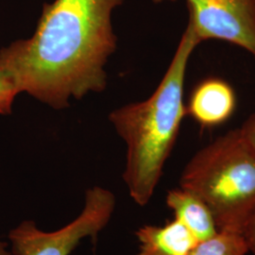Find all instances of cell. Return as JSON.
<instances>
[{"label":"cell","mask_w":255,"mask_h":255,"mask_svg":"<svg viewBox=\"0 0 255 255\" xmlns=\"http://www.w3.org/2000/svg\"><path fill=\"white\" fill-rule=\"evenodd\" d=\"M124 0H54L43 6L33 35L0 50V67L19 94L53 109L107 85L105 65L117 48L114 10Z\"/></svg>","instance_id":"1"},{"label":"cell","mask_w":255,"mask_h":255,"mask_svg":"<svg viewBox=\"0 0 255 255\" xmlns=\"http://www.w3.org/2000/svg\"><path fill=\"white\" fill-rule=\"evenodd\" d=\"M187 26L198 42L220 40L239 46L255 61V0H186Z\"/></svg>","instance_id":"5"},{"label":"cell","mask_w":255,"mask_h":255,"mask_svg":"<svg viewBox=\"0 0 255 255\" xmlns=\"http://www.w3.org/2000/svg\"><path fill=\"white\" fill-rule=\"evenodd\" d=\"M135 235L139 241L136 255H187L199 242L176 219L163 226H143Z\"/></svg>","instance_id":"7"},{"label":"cell","mask_w":255,"mask_h":255,"mask_svg":"<svg viewBox=\"0 0 255 255\" xmlns=\"http://www.w3.org/2000/svg\"><path fill=\"white\" fill-rule=\"evenodd\" d=\"M237 96L228 82L210 78L196 86L191 93L186 115L201 127L214 128L225 123L234 115Z\"/></svg>","instance_id":"6"},{"label":"cell","mask_w":255,"mask_h":255,"mask_svg":"<svg viewBox=\"0 0 255 255\" xmlns=\"http://www.w3.org/2000/svg\"><path fill=\"white\" fill-rule=\"evenodd\" d=\"M0 255H12L7 251V243L0 241Z\"/></svg>","instance_id":"13"},{"label":"cell","mask_w":255,"mask_h":255,"mask_svg":"<svg viewBox=\"0 0 255 255\" xmlns=\"http://www.w3.org/2000/svg\"><path fill=\"white\" fill-rule=\"evenodd\" d=\"M199 45L186 26L153 94L146 101L129 103L110 115V121L127 145L123 179L138 205H146L153 196L179 135L186 116L183 91L187 67Z\"/></svg>","instance_id":"2"},{"label":"cell","mask_w":255,"mask_h":255,"mask_svg":"<svg viewBox=\"0 0 255 255\" xmlns=\"http://www.w3.org/2000/svg\"><path fill=\"white\" fill-rule=\"evenodd\" d=\"M248 253L241 234L219 231L215 237L198 242L187 255H247Z\"/></svg>","instance_id":"9"},{"label":"cell","mask_w":255,"mask_h":255,"mask_svg":"<svg viewBox=\"0 0 255 255\" xmlns=\"http://www.w3.org/2000/svg\"><path fill=\"white\" fill-rule=\"evenodd\" d=\"M180 187L207 204L219 231L241 234L255 212V150L238 128L229 130L195 153Z\"/></svg>","instance_id":"3"},{"label":"cell","mask_w":255,"mask_h":255,"mask_svg":"<svg viewBox=\"0 0 255 255\" xmlns=\"http://www.w3.org/2000/svg\"><path fill=\"white\" fill-rule=\"evenodd\" d=\"M155 4H160V3H164V2H174L176 0H151Z\"/></svg>","instance_id":"14"},{"label":"cell","mask_w":255,"mask_h":255,"mask_svg":"<svg viewBox=\"0 0 255 255\" xmlns=\"http://www.w3.org/2000/svg\"><path fill=\"white\" fill-rule=\"evenodd\" d=\"M116 206L112 192L100 186L85 195L82 213L55 232H44L31 220H25L9 234L12 255H69L83 238H96L109 223Z\"/></svg>","instance_id":"4"},{"label":"cell","mask_w":255,"mask_h":255,"mask_svg":"<svg viewBox=\"0 0 255 255\" xmlns=\"http://www.w3.org/2000/svg\"><path fill=\"white\" fill-rule=\"evenodd\" d=\"M166 204L174 217L200 242L219 233L214 216L207 204L196 194L179 187L168 192Z\"/></svg>","instance_id":"8"},{"label":"cell","mask_w":255,"mask_h":255,"mask_svg":"<svg viewBox=\"0 0 255 255\" xmlns=\"http://www.w3.org/2000/svg\"><path fill=\"white\" fill-rule=\"evenodd\" d=\"M247 142L255 150V114L247 118L241 127L238 128Z\"/></svg>","instance_id":"12"},{"label":"cell","mask_w":255,"mask_h":255,"mask_svg":"<svg viewBox=\"0 0 255 255\" xmlns=\"http://www.w3.org/2000/svg\"><path fill=\"white\" fill-rule=\"evenodd\" d=\"M19 92L14 83L0 67V115H9Z\"/></svg>","instance_id":"10"},{"label":"cell","mask_w":255,"mask_h":255,"mask_svg":"<svg viewBox=\"0 0 255 255\" xmlns=\"http://www.w3.org/2000/svg\"><path fill=\"white\" fill-rule=\"evenodd\" d=\"M241 235L246 241L249 253L255 255V212L247 221Z\"/></svg>","instance_id":"11"}]
</instances>
